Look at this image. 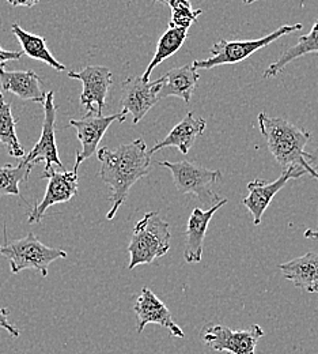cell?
Returning a JSON list of instances; mask_svg holds the SVG:
<instances>
[{
    "label": "cell",
    "instance_id": "obj_1",
    "mask_svg": "<svg viewBox=\"0 0 318 354\" xmlns=\"http://www.w3.org/2000/svg\"><path fill=\"white\" fill-rule=\"evenodd\" d=\"M97 157L101 162L99 176L110 191L109 201L112 207L106 218L113 220L127 201L132 185L141 177L148 175L151 157L141 138L131 143L120 145L116 150L101 147L97 150Z\"/></svg>",
    "mask_w": 318,
    "mask_h": 354
},
{
    "label": "cell",
    "instance_id": "obj_2",
    "mask_svg": "<svg viewBox=\"0 0 318 354\" xmlns=\"http://www.w3.org/2000/svg\"><path fill=\"white\" fill-rule=\"evenodd\" d=\"M259 127L267 140L270 153L283 171H299L318 180L317 174L305 160V146L312 136L309 131L283 118H271L264 112L259 113Z\"/></svg>",
    "mask_w": 318,
    "mask_h": 354
},
{
    "label": "cell",
    "instance_id": "obj_3",
    "mask_svg": "<svg viewBox=\"0 0 318 354\" xmlns=\"http://www.w3.org/2000/svg\"><path fill=\"white\" fill-rule=\"evenodd\" d=\"M3 233L4 244H0V257L10 262V270L12 274H18L23 270H34L40 272L43 278H46L49 274V266L57 259L67 258L66 251L48 247L32 232L22 239L8 240L4 225Z\"/></svg>",
    "mask_w": 318,
    "mask_h": 354
},
{
    "label": "cell",
    "instance_id": "obj_4",
    "mask_svg": "<svg viewBox=\"0 0 318 354\" xmlns=\"http://www.w3.org/2000/svg\"><path fill=\"white\" fill-rule=\"evenodd\" d=\"M170 226L157 213H147L134 227L128 245L131 255L128 268L151 265L155 259L165 257L170 250Z\"/></svg>",
    "mask_w": 318,
    "mask_h": 354
},
{
    "label": "cell",
    "instance_id": "obj_5",
    "mask_svg": "<svg viewBox=\"0 0 318 354\" xmlns=\"http://www.w3.org/2000/svg\"><path fill=\"white\" fill-rule=\"evenodd\" d=\"M159 165L168 168L172 172L173 181L179 191H181L182 194L196 196L208 209L222 201L214 189L215 184L222 180L221 171L207 169L189 161H162Z\"/></svg>",
    "mask_w": 318,
    "mask_h": 354
},
{
    "label": "cell",
    "instance_id": "obj_6",
    "mask_svg": "<svg viewBox=\"0 0 318 354\" xmlns=\"http://www.w3.org/2000/svg\"><path fill=\"white\" fill-rule=\"evenodd\" d=\"M302 29V24L297 25H284L276 29L271 35L256 39V40H244V41H230V40H221L211 48V57L203 60H195L192 66L199 70H211L218 66L225 64H235L244 62L257 50L272 44L277 39L294 33Z\"/></svg>",
    "mask_w": 318,
    "mask_h": 354
},
{
    "label": "cell",
    "instance_id": "obj_7",
    "mask_svg": "<svg viewBox=\"0 0 318 354\" xmlns=\"http://www.w3.org/2000/svg\"><path fill=\"white\" fill-rule=\"evenodd\" d=\"M264 337V330L253 324L246 330H231L222 324L208 326L203 331V341L217 352L231 354H255L259 341Z\"/></svg>",
    "mask_w": 318,
    "mask_h": 354
},
{
    "label": "cell",
    "instance_id": "obj_8",
    "mask_svg": "<svg viewBox=\"0 0 318 354\" xmlns=\"http://www.w3.org/2000/svg\"><path fill=\"white\" fill-rule=\"evenodd\" d=\"M127 119V115L123 112H119L112 116H102L97 112H88L85 118L79 120H70V127L77 130V135L79 142L82 143V150L77 153V161L74 165V171L78 172L79 165L94 156L98 150V145L101 139L103 138L108 129L112 126L113 122L124 123Z\"/></svg>",
    "mask_w": 318,
    "mask_h": 354
},
{
    "label": "cell",
    "instance_id": "obj_9",
    "mask_svg": "<svg viewBox=\"0 0 318 354\" xmlns=\"http://www.w3.org/2000/svg\"><path fill=\"white\" fill-rule=\"evenodd\" d=\"M44 112H46V115H44V124H43L41 136H40L39 142L34 145V147L32 149V151L23 157V160L33 167L36 164L46 162L43 177L46 178L53 171V165L59 167L60 169H64V165L59 157L56 136H54L56 105H54V93L53 91L46 93Z\"/></svg>",
    "mask_w": 318,
    "mask_h": 354
},
{
    "label": "cell",
    "instance_id": "obj_10",
    "mask_svg": "<svg viewBox=\"0 0 318 354\" xmlns=\"http://www.w3.org/2000/svg\"><path fill=\"white\" fill-rule=\"evenodd\" d=\"M162 82V77L152 82L144 81L141 77H131L121 85V112L124 115L131 113L134 124H137L159 101Z\"/></svg>",
    "mask_w": 318,
    "mask_h": 354
},
{
    "label": "cell",
    "instance_id": "obj_11",
    "mask_svg": "<svg viewBox=\"0 0 318 354\" xmlns=\"http://www.w3.org/2000/svg\"><path fill=\"white\" fill-rule=\"evenodd\" d=\"M68 78L82 82L83 90L81 94V104L88 112L102 115L106 106V95L112 86V71L103 66H88L81 71H68Z\"/></svg>",
    "mask_w": 318,
    "mask_h": 354
},
{
    "label": "cell",
    "instance_id": "obj_12",
    "mask_svg": "<svg viewBox=\"0 0 318 354\" xmlns=\"http://www.w3.org/2000/svg\"><path fill=\"white\" fill-rule=\"evenodd\" d=\"M46 178L49 181L46 185V195L43 201L37 203L29 213V223H40L50 206L67 203L78 194V172L74 169L71 172L52 171Z\"/></svg>",
    "mask_w": 318,
    "mask_h": 354
},
{
    "label": "cell",
    "instance_id": "obj_13",
    "mask_svg": "<svg viewBox=\"0 0 318 354\" xmlns=\"http://www.w3.org/2000/svg\"><path fill=\"white\" fill-rule=\"evenodd\" d=\"M134 310L137 319V333H141L147 324L152 323L165 327L176 338L185 337L181 327L175 322L172 312L150 288L144 286L141 289Z\"/></svg>",
    "mask_w": 318,
    "mask_h": 354
},
{
    "label": "cell",
    "instance_id": "obj_14",
    "mask_svg": "<svg viewBox=\"0 0 318 354\" xmlns=\"http://www.w3.org/2000/svg\"><path fill=\"white\" fill-rule=\"evenodd\" d=\"M306 174L294 171V169H287L283 171L281 176L272 183H266L264 180L256 178L248 184V191L249 195L242 199V205L252 213L253 216V223L260 225L261 218L271 205L275 195L287 184L290 178H299L305 176Z\"/></svg>",
    "mask_w": 318,
    "mask_h": 354
},
{
    "label": "cell",
    "instance_id": "obj_15",
    "mask_svg": "<svg viewBox=\"0 0 318 354\" xmlns=\"http://www.w3.org/2000/svg\"><path fill=\"white\" fill-rule=\"evenodd\" d=\"M228 203V199H222L215 206L203 210L196 207L186 223L185 232V248H183V259L186 263H199L203 255V245L208 225L212 220L214 214Z\"/></svg>",
    "mask_w": 318,
    "mask_h": 354
},
{
    "label": "cell",
    "instance_id": "obj_16",
    "mask_svg": "<svg viewBox=\"0 0 318 354\" xmlns=\"http://www.w3.org/2000/svg\"><path fill=\"white\" fill-rule=\"evenodd\" d=\"M0 85L4 91L23 101L46 102V93L41 88V78L34 71H6L4 66H0Z\"/></svg>",
    "mask_w": 318,
    "mask_h": 354
},
{
    "label": "cell",
    "instance_id": "obj_17",
    "mask_svg": "<svg viewBox=\"0 0 318 354\" xmlns=\"http://www.w3.org/2000/svg\"><path fill=\"white\" fill-rule=\"evenodd\" d=\"M206 127H207V122L204 119H201V118L197 119L193 116L192 112H189L163 140L157 143L148 151V154L151 157L154 153H157L162 149L170 147V146L177 147L182 154H188V151L193 146L195 140L197 139V136L203 135Z\"/></svg>",
    "mask_w": 318,
    "mask_h": 354
},
{
    "label": "cell",
    "instance_id": "obj_18",
    "mask_svg": "<svg viewBox=\"0 0 318 354\" xmlns=\"http://www.w3.org/2000/svg\"><path fill=\"white\" fill-rule=\"evenodd\" d=\"M279 270L295 288L309 293H318V254H305L287 263H281Z\"/></svg>",
    "mask_w": 318,
    "mask_h": 354
},
{
    "label": "cell",
    "instance_id": "obj_19",
    "mask_svg": "<svg viewBox=\"0 0 318 354\" xmlns=\"http://www.w3.org/2000/svg\"><path fill=\"white\" fill-rule=\"evenodd\" d=\"M200 75L192 64H185L172 68L162 77V86L159 90V100L166 97H179L183 102H189Z\"/></svg>",
    "mask_w": 318,
    "mask_h": 354
},
{
    "label": "cell",
    "instance_id": "obj_20",
    "mask_svg": "<svg viewBox=\"0 0 318 354\" xmlns=\"http://www.w3.org/2000/svg\"><path fill=\"white\" fill-rule=\"evenodd\" d=\"M309 53L318 55V19L315 22V25L312 26V30L308 35L301 36L299 40L297 41V44L287 48L279 56L277 60H275L272 64L268 66V68L264 71L263 77L264 78H275L284 70V67L287 64H290L291 62L297 60L298 57H302Z\"/></svg>",
    "mask_w": 318,
    "mask_h": 354
},
{
    "label": "cell",
    "instance_id": "obj_21",
    "mask_svg": "<svg viewBox=\"0 0 318 354\" xmlns=\"http://www.w3.org/2000/svg\"><path fill=\"white\" fill-rule=\"evenodd\" d=\"M11 32L18 39L19 44L22 46L23 55H28L29 57H32L34 60L46 63L48 66H50L56 71H66V66L61 64L59 60H56L53 57V55L49 52L44 37L37 36V35H32V33L23 30L17 24H12Z\"/></svg>",
    "mask_w": 318,
    "mask_h": 354
},
{
    "label": "cell",
    "instance_id": "obj_22",
    "mask_svg": "<svg viewBox=\"0 0 318 354\" xmlns=\"http://www.w3.org/2000/svg\"><path fill=\"white\" fill-rule=\"evenodd\" d=\"M188 37V29H182V28H169L162 37L158 41V46L155 50V55L151 60V63L148 64V67L146 68L144 74L141 75V78L144 81L150 80V75L152 73V70L161 64L163 60H166L168 57L173 56L175 53H177L181 49L182 45L185 43Z\"/></svg>",
    "mask_w": 318,
    "mask_h": 354
},
{
    "label": "cell",
    "instance_id": "obj_23",
    "mask_svg": "<svg viewBox=\"0 0 318 354\" xmlns=\"http://www.w3.org/2000/svg\"><path fill=\"white\" fill-rule=\"evenodd\" d=\"M17 120L12 116L10 104L0 93V145H4L8 154L14 158H23L25 150L17 136Z\"/></svg>",
    "mask_w": 318,
    "mask_h": 354
},
{
    "label": "cell",
    "instance_id": "obj_24",
    "mask_svg": "<svg viewBox=\"0 0 318 354\" xmlns=\"http://www.w3.org/2000/svg\"><path fill=\"white\" fill-rule=\"evenodd\" d=\"M32 168L33 165L28 164L23 158L18 165H0V198L6 195L19 196V185L29 180Z\"/></svg>",
    "mask_w": 318,
    "mask_h": 354
},
{
    "label": "cell",
    "instance_id": "obj_25",
    "mask_svg": "<svg viewBox=\"0 0 318 354\" xmlns=\"http://www.w3.org/2000/svg\"><path fill=\"white\" fill-rule=\"evenodd\" d=\"M172 10V21L169 28L189 29L201 15V10H195L189 0H170L169 4Z\"/></svg>",
    "mask_w": 318,
    "mask_h": 354
},
{
    "label": "cell",
    "instance_id": "obj_26",
    "mask_svg": "<svg viewBox=\"0 0 318 354\" xmlns=\"http://www.w3.org/2000/svg\"><path fill=\"white\" fill-rule=\"evenodd\" d=\"M8 315H10V310H7V308H1V307H0V328L6 330L11 337L19 338L21 331H19V328H18L17 326H14V324L10 322Z\"/></svg>",
    "mask_w": 318,
    "mask_h": 354
},
{
    "label": "cell",
    "instance_id": "obj_27",
    "mask_svg": "<svg viewBox=\"0 0 318 354\" xmlns=\"http://www.w3.org/2000/svg\"><path fill=\"white\" fill-rule=\"evenodd\" d=\"M23 56V52H15V50H7L1 48L0 45V66H4L8 62L19 60Z\"/></svg>",
    "mask_w": 318,
    "mask_h": 354
},
{
    "label": "cell",
    "instance_id": "obj_28",
    "mask_svg": "<svg viewBox=\"0 0 318 354\" xmlns=\"http://www.w3.org/2000/svg\"><path fill=\"white\" fill-rule=\"evenodd\" d=\"M305 160L308 164L312 167V169L318 175V147H316L313 151H306L305 153Z\"/></svg>",
    "mask_w": 318,
    "mask_h": 354
},
{
    "label": "cell",
    "instance_id": "obj_29",
    "mask_svg": "<svg viewBox=\"0 0 318 354\" xmlns=\"http://www.w3.org/2000/svg\"><path fill=\"white\" fill-rule=\"evenodd\" d=\"M8 4L14 6V7H34L40 0H6Z\"/></svg>",
    "mask_w": 318,
    "mask_h": 354
},
{
    "label": "cell",
    "instance_id": "obj_30",
    "mask_svg": "<svg viewBox=\"0 0 318 354\" xmlns=\"http://www.w3.org/2000/svg\"><path fill=\"white\" fill-rule=\"evenodd\" d=\"M305 237H306V239H318V230L308 229V230L305 232Z\"/></svg>",
    "mask_w": 318,
    "mask_h": 354
},
{
    "label": "cell",
    "instance_id": "obj_31",
    "mask_svg": "<svg viewBox=\"0 0 318 354\" xmlns=\"http://www.w3.org/2000/svg\"><path fill=\"white\" fill-rule=\"evenodd\" d=\"M152 1H157V3H161V4H166V6H168L170 0H152Z\"/></svg>",
    "mask_w": 318,
    "mask_h": 354
},
{
    "label": "cell",
    "instance_id": "obj_32",
    "mask_svg": "<svg viewBox=\"0 0 318 354\" xmlns=\"http://www.w3.org/2000/svg\"><path fill=\"white\" fill-rule=\"evenodd\" d=\"M245 4H252V3H255V1H257V0H242Z\"/></svg>",
    "mask_w": 318,
    "mask_h": 354
}]
</instances>
